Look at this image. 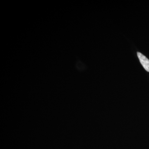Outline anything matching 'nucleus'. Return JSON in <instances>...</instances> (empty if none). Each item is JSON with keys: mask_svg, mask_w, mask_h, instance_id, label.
Masks as SVG:
<instances>
[{"mask_svg": "<svg viewBox=\"0 0 149 149\" xmlns=\"http://www.w3.org/2000/svg\"><path fill=\"white\" fill-rule=\"evenodd\" d=\"M137 55L139 58L141 64L143 67L148 72H149V60L146 56L140 52H137Z\"/></svg>", "mask_w": 149, "mask_h": 149, "instance_id": "obj_1", "label": "nucleus"}]
</instances>
